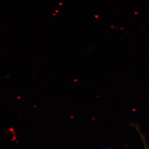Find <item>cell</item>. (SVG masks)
Returning <instances> with one entry per match:
<instances>
[{"mask_svg":"<svg viewBox=\"0 0 149 149\" xmlns=\"http://www.w3.org/2000/svg\"><path fill=\"white\" fill-rule=\"evenodd\" d=\"M141 137L142 138V141H143L144 144V149H149V147L147 144L146 141H145V138L142 135H141Z\"/></svg>","mask_w":149,"mask_h":149,"instance_id":"6da1fadb","label":"cell"}]
</instances>
